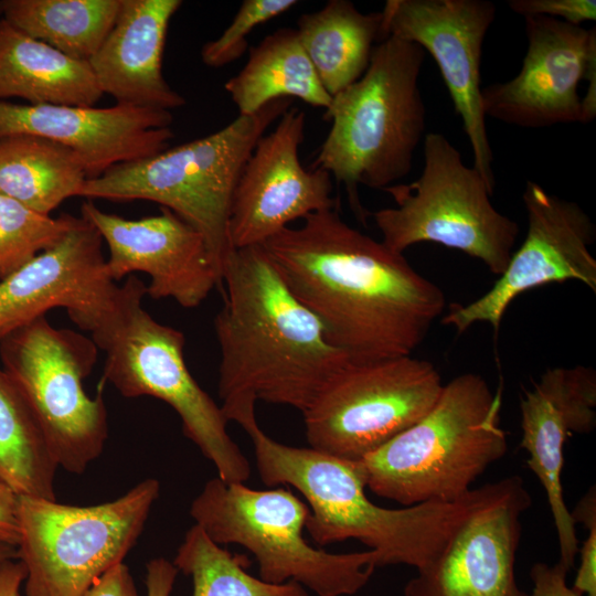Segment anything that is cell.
Instances as JSON below:
<instances>
[{"label": "cell", "instance_id": "cell-1", "mask_svg": "<svg viewBox=\"0 0 596 596\" xmlns=\"http://www.w3.org/2000/svg\"><path fill=\"white\" fill-rule=\"evenodd\" d=\"M262 245L328 341L351 362L412 355L446 307L437 285L403 254L350 226L338 205Z\"/></svg>", "mask_w": 596, "mask_h": 596}, {"label": "cell", "instance_id": "cell-2", "mask_svg": "<svg viewBox=\"0 0 596 596\" xmlns=\"http://www.w3.org/2000/svg\"><path fill=\"white\" fill-rule=\"evenodd\" d=\"M214 320L217 393L230 422L258 401L304 413L351 361L292 295L263 245L234 249Z\"/></svg>", "mask_w": 596, "mask_h": 596}, {"label": "cell", "instance_id": "cell-3", "mask_svg": "<svg viewBox=\"0 0 596 596\" xmlns=\"http://www.w3.org/2000/svg\"><path fill=\"white\" fill-rule=\"evenodd\" d=\"M249 436L260 480L286 485L309 504L306 528L318 545L355 539L377 552L379 566L408 565L419 571L440 553L465 517L494 490L496 482L472 488L454 502L383 508L366 493L361 461L344 460L311 447L288 446L269 437L255 412L235 418Z\"/></svg>", "mask_w": 596, "mask_h": 596}, {"label": "cell", "instance_id": "cell-4", "mask_svg": "<svg viewBox=\"0 0 596 596\" xmlns=\"http://www.w3.org/2000/svg\"><path fill=\"white\" fill-rule=\"evenodd\" d=\"M425 51L386 36L373 49L368 70L332 97L323 119L331 128L311 168H321L345 187L349 203L365 223L360 184L384 190L412 170L425 137L426 108L418 86Z\"/></svg>", "mask_w": 596, "mask_h": 596}, {"label": "cell", "instance_id": "cell-5", "mask_svg": "<svg viewBox=\"0 0 596 596\" xmlns=\"http://www.w3.org/2000/svg\"><path fill=\"white\" fill-rule=\"evenodd\" d=\"M501 404L481 375H457L424 417L361 460L366 487L405 507L459 500L507 453Z\"/></svg>", "mask_w": 596, "mask_h": 596}, {"label": "cell", "instance_id": "cell-6", "mask_svg": "<svg viewBox=\"0 0 596 596\" xmlns=\"http://www.w3.org/2000/svg\"><path fill=\"white\" fill-rule=\"evenodd\" d=\"M290 106V98L273 100L213 134L117 164L87 179L81 196L159 203L201 233L222 275L234 251L228 221L242 169L259 138Z\"/></svg>", "mask_w": 596, "mask_h": 596}, {"label": "cell", "instance_id": "cell-7", "mask_svg": "<svg viewBox=\"0 0 596 596\" xmlns=\"http://www.w3.org/2000/svg\"><path fill=\"white\" fill-rule=\"evenodd\" d=\"M146 285L130 275L115 309L91 333L105 352L103 380L124 397L151 396L178 414L183 435L224 482H245L251 465L227 432L221 406L198 384L184 360V334L142 307Z\"/></svg>", "mask_w": 596, "mask_h": 596}, {"label": "cell", "instance_id": "cell-8", "mask_svg": "<svg viewBox=\"0 0 596 596\" xmlns=\"http://www.w3.org/2000/svg\"><path fill=\"white\" fill-rule=\"evenodd\" d=\"M190 515L216 544L247 549L268 583L294 581L318 596H349L379 567L373 550L330 553L311 546L302 535L309 507L284 487L258 490L215 477L192 500Z\"/></svg>", "mask_w": 596, "mask_h": 596}, {"label": "cell", "instance_id": "cell-9", "mask_svg": "<svg viewBox=\"0 0 596 596\" xmlns=\"http://www.w3.org/2000/svg\"><path fill=\"white\" fill-rule=\"evenodd\" d=\"M423 141L421 175L384 189L395 206L372 213L381 242L398 254L418 243H437L479 259L500 276L518 238L517 222L492 205L494 189L465 164L443 134H426Z\"/></svg>", "mask_w": 596, "mask_h": 596}, {"label": "cell", "instance_id": "cell-10", "mask_svg": "<svg viewBox=\"0 0 596 596\" xmlns=\"http://www.w3.org/2000/svg\"><path fill=\"white\" fill-rule=\"evenodd\" d=\"M160 483L147 478L115 500L72 505L19 496L17 558L25 596H84L141 535Z\"/></svg>", "mask_w": 596, "mask_h": 596}, {"label": "cell", "instance_id": "cell-11", "mask_svg": "<svg viewBox=\"0 0 596 596\" xmlns=\"http://www.w3.org/2000/svg\"><path fill=\"white\" fill-rule=\"evenodd\" d=\"M91 337L54 327L45 316L0 339V364L24 398L58 468L82 475L108 438L103 394L84 380L97 362Z\"/></svg>", "mask_w": 596, "mask_h": 596}, {"label": "cell", "instance_id": "cell-12", "mask_svg": "<svg viewBox=\"0 0 596 596\" xmlns=\"http://www.w3.org/2000/svg\"><path fill=\"white\" fill-rule=\"evenodd\" d=\"M443 387L434 364L412 355L350 362L302 413L309 447L361 461L424 417Z\"/></svg>", "mask_w": 596, "mask_h": 596}, {"label": "cell", "instance_id": "cell-13", "mask_svg": "<svg viewBox=\"0 0 596 596\" xmlns=\"http://www.w3.org/2000/svg\"><path fill=\"white\" fill-rule=\"evenodd\" d=\"M528 230L504 272L481 297L454 304L441 323L458 333L487 322L498 331L510 304L521 294L551 283L576 280L596 292V259L589 247L596 240L592 217L574 201L528 181L522 194Z\"/></svg>", "mask_w": 596, "mask_h": 596}, {"label": "cell", "instance_id": "cell-14", "mask_svg": "<svg viewBox=\"0 0 596 596\" xmlns=\"http://www.w3.org/2000/svg\"><path fill=\"white\" fill-rule=\"evenodd\" d=\"M381 40L394 36L436 61L472 149V167L494 189L493 153L482 108V45L497 14L488 0H387Z\"/></svg>", "mask_w": 596, "mask_h": 596}, {"label": "cell", "instance_id": "cell-15", "mask_svg": "<svg viewBox=\"0 0 596 596\" xmlns=\"http://www.w3.org/2000/svg\"><path fill=\"white\" fill-rule=\"evenodd\" d=\"M524 20L521 70L481 89L486 117L522 128L582 123L578 86L584 79L596 84V29L540 15Z\"/></svg>", "mask_w": 596, "mask_h": 596}, {"label": "cell", "instance_id": "cell-16", "mask_svg": "<svg viewBox=\"0 0 596 596\" xmlns=\"http://www.w3.org/2000/svg\"><path fill=\"white\" fill-rule=\"evenodd\" d=\"M305 126L306 114L289 108L255 145L233 193L228 221L233 249L262 245L290 222L337 206L330 173L300 162Z\"/></svg>", "mask_w": 596, "mask_h": 596}, {"label": "cell", "instance_id": "cell-17", "mask_svg": "<svg viewBox=\"0 0 596 596\" xmlns=\"http://www.w3.org/2000/svg\"><path fill=\"white\" fill-rule=\"evenodd\" d=\"M532 499L514 475L457 525L445 546L404 586L403 596H528L515 578L521 515Z\"/></svg>", "mask_w": 596, "mask_h": 596}, {"label": "cell", "instance_id": "cell-18", "mask_svg": "<svg viewBox=\"0 0 596 596\" xmlns=\"http://www.w3.org/2000/svg\"><path fill=\"white\" fill-rule=\"evenodd\" d=\"M98 231L82 216L56 243L0 280V339L63 308L92 333L115 309L121 286L111 279Z\"/></svg>", "mask_w": 596, "mask_h": 596}, {"label": "cell", "instance_id": "cell-19", "mask_svg": "<svg viewBox=\"0 0 596 596\" xmlns=\"http://www.w3.org/2000/svg\"><path fill=\"white\" fill-rule=\"evenodd\" d=\"M81 213L107 245L106 268L114 281L145 273L150 278L148 296L171 298L183 308L200 306L215 287H222L204 237L170 210L161 207L157 215L129 220L86 201Z\"/></svg>", "mask_w": 596, "mask_h": 596}, {"label": "cell", "instance_id": "cell-20", "mask_svg": "<svg viewBox=\"0 0 596 596\" xmlns=\"http://www.w3.org/2000/svg\"><path fill=\"white\" fill-rule=\"evenodd\" d=\"M172 121L168 110L120 104L88 107L0 100V138L28 134L57 142L77 156L88 179L166 150L173 138Z\"/></svg>", "mask_w": 596, "mask_h": 596}, {"label": "cell", "instance_id": "cell-21", "mask_svg": "<svg viewBox=\"0 0 596 596\" xmlns=\"http://www.w3.org/2000/svg\"><path fill=\"white\" fill-rule=\"evenodd\" d=\"M519 406L520 447L545 490L557 533L558 563L570 571L579 547L561 481L564 447L572 435L588 434L596 426V372L583 365L547 369L520 397Z\"/></svg>", "mask_w": 596, "mask_h": 596}, {"label": "cell", "instance_id": "cell-22", "mask_svg": "<svg viewBox=\"0 0 596 596\" xmlns=\"http://www.w3.org/2000/svg\"><path fill=\"white\" fill-rule=\"evenodd\" d=\"M181 0H121L116 21L88 61L103 94L116 104L172 110L185 99L162 73L170 20Z\"/></svg>", "mask_w": 596, "mask_h": 596}, {"label": "cell", "instance_id": "cell-23", "mask_svg": "<svg viewBox=\"0 0 596 596\" xmlns=\"http://www.w3.org/2000/svg\"><path fill=\"white\" fill-rule=\"evenodd\" d=\"M103 95L88 62L71 58L0 18V100L89 107Z\"/></svg>", "mask_w": 596, "mask_h": 596}, {"label": "cell", "instance_id": "cell-24", "mask_svg": "<svg viewBox=\"0 0 596 596\" xmlns=\"http://www.w3.org/2000/svg\"><path fill=\"white\" fill-rule=\"evenodd\" d=\"M382 13L330 0L297 20L299 41L327 93L333 97L359 81L381 41Z\"/></svg>", "mask_w": 596, "mask_h": 596}, {"label": "cell", "instance_id": "cell-25", "mask_svg": "<svg viewBox=\"0 0 596 596\" xmlns=\"http://www.w3.org/2000/svg\"><path fill=\"white\" fill-rule=\"evenodd\" d=\"M224 88L238 116L253 115L279 98L295 97L324 109L332 100L291 28L278 29L251 47L247 62Z\"/></svg>", "mask_w": 596, "mask_h": 596}, {"label": "cell", "instance_id": "cell-26", "mask_svg": "<svg viewBox=\"0 0 596 596\" xmlns=\"http://www.w3.org/2000/svg\"><path fill=\"white\" fill-rule=\"evenodd\" d=\"M87 179L77 156L57 142L28 134L0 138V192L41 214L81 196Z\"/></svg>", "mask_w": 596, "mask_h": 596}, {"label": "cell", "instance_id": "cell-27", "mask_svg": "<svg viewBox=\"0 0 596 596\" xmlns=\"http://www.w3.org/2000/svg\"><path fill=\"white\" fill-rule=\"evenodd\" d=\"M121 0H3L0 13L25 34L88 62L110 32Z\"/></svg>", "mask_w": 596, "mask_h": 596}, {"label": "cell", "instance_id": "cell-28", "mask_svg": "<svg viewBox=\"0 0 596 596\" xmlns=\"http://www.w3.org/2000/svg\"><path fill=\"white\" fill-rule=\"evenodd\" d=\"M57 469L24 398L0 364V481L18 496L55 500Z\"/></svg>", "mask_w": 596, "mask_h": 596}, {"label": "cell", "instance_id": "cell-29", "mask_svg": "<svg viewBox=\"0 0 596 596\" xmlns=\"http://www.w3.org/2000/svg\"><path fill=\"white\" fill-rule=\"evenodd\" d=\"M173 565L192 579V596H309L300 584H273L247 572L249 561L213 542L193 524L177 550Z\"/></svg>", "mask_w": 596, "mask_h": 596}, {"label": "cell", "instance_id": "cell-30", "mask_svg": "<svg viewBox=\"0 0 596 596\" xmlns=\"http://www.w3.org/2000/svg\"><path fill=\"white\" fill-rule=\"evenodd\" d=\"M78 219L41 214L0 192V280L56 243Z\"/></svg>", "mask_w": 596, "mask_h": 596}, {"label": "cell", "instance_id": "cell-31", "mask_svg": "<svg viewBox=\"0 0 596 596\" xmlns=\"http://www.w3.org/2000/svg\"><path fill=\"white\" fill-rule=\"evenodd\" d=\"M296 4V0H244L222 34L202 46V62L219 68L238 60L248 49L247 36L252 30Z\"/></svg>", "mask_w": 596, "mask_h": 596}, {"label": "cell", "instance_id": "cell-32", "mask_svg": "<svg viewBox=\"0 0 596 596\" xmlns=\"http://www.w3.org/2000/svg\"><path fill=\"white\" fill-rule=\"evenodd\" d=\"M508 6L523 18L547 17L574 25L596 19L595 0H509Z\"/></svg>", "mask_w": 596, "mask_h": 596}, {"label": "cell", "instance_id": "cell-33", "mask_svg": "<svg viewBox=\"0 0 596 596\" xmlns=\"http://www.w3.org/2000/svg\"><path fill=\"white\" fill-rule=\"evenodd\" d=\"M579 522L587 528L588 536L578 549L581 562L572 587L581 595L596 596V514Z\"/></svg>", "mask_w": 596, "mask_h": 596}, {"label": "cell", "instance_id": "cell-34", "mask_svg": "<svg viewBox=\"0 0 596 596\" xmlns=\"http://www.w3.org/2000/svg\"><path fill=\"white\" fill-rule=\"evenodd\" d=\"M568 571L561 564L538 562L530 570L533 589L528 596H583L566 583Z\"/></svg>", "mask_w": 596, "mask_h": 596}, {"label": "cell", "instance_id": "cell-35", "mask_svg": "<svg viewBox=\"0 0 596 596\" xmlns=\"http://www.w3.org/2000/svg\"><path fill=\"white\" fill-rule=\"evenodd\" d=\"M84 596H141L129 568L120 563L96 581Z\"/></svg>", "mask_w": 596, "mask_h": 596}, {"label": "cell", "instance_id": "cell-36", "mask_svg": "<svg viewBox=\"0 0 596 596\" xmlns=\"http://www.w3.org/2000/svg\"><path fill=\"white\" fill-rule=\"evenodd\" d=\"M179 571L163 557L150 560L146 565L147 596H170Z\"/></svg>", "mask_w": 596, "mask_h": 596}, {"label": "cell", "instance_id": "cell-37", "mask_svg": "<svg viewBox=\"0 0 596 596\" xmlns=\"http://www.w3.org/2000/svg\"><path fill=\"white\" fill-rule=\"evenodd\" d=\"M19 496L0 481V542L17 547L19 542Z\"/></svg>", "mask_w": 596, "mask_h": 596}, {"label": "cell", "instance_id": "cell-38", "mask_svg": "<svg viewBox=\"0 0 596 596\" xmlns=\"http://www.w3.org/2000/svg\"><path fill=\"white\" fill-rule=\"evenodd\" d=\"M26 571L18 558L0 563V596H20Z\"/></svg>", "mask_w": 596, "mask_h": 596}, {"label": "cell", "instance_id": "cell-39", "mask_svg": "<svg viewBox=\"0 0 596 596\" xmlns=\"http://www.w3.org/2000/svg\"><path fill=\"white\" fill-rule=\"evenodd\" d=\"M11 558H17V549L0 542V563Z\"/></svg>", "mask_w": 596, "mask_h": 596}]
</instances>
